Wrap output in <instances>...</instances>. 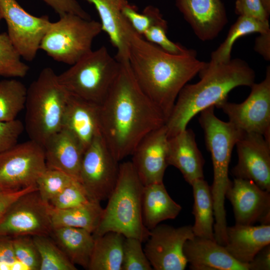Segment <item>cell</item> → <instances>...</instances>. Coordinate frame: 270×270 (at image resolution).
I'll return each instance as SVG.
<instances>
[{"label":"cell","mask_w":270,"mask_h":270,"mask_svg":"<svg viewBox=\"0 0 270 270\" xmlns=\"http://www.w3.org/2000/svg\"><path fill=\"white\" fill-rule=\"evenodd\" d=\"M120 64L116 80L99 105L101 135L118 162L132 155L146 134L166 122L138 84L128 61Z\"/></svg>","instance_id":"cell-1"},{"label":"cell","mask_w":270,"mask_h":270,"mask_svg":"<svg viewBox=\"0 0 270 270\" xmlns=\"http://www.w3.org/2000/svg\"><path fill=\"white\" fill-rule=\"evenodd\" d=\"M128 62L141 89L166 119L183 87L206 65L195 50L173 54L138 34L126 21Z\"/></svg>","instance_id":"cell-2"},{"label":"cell","mask_w":270,"mask_h":270,"mask_svg":"<svg viewBox=\"0 0 270 270\" xmlns=\"http://www.w3.org/2000/svg\"><path fill=\"white\" fill-rule=\"evenodd\" d=\"M200 80L186 84L180 91L164 124L168 138L184 130L190 121L202 110L217 107L228 100V93L240 86L250 87L255 72L244 60L231 59L225 63L206 66L198 73Z\"/></svg>","instance_id":"cell-3"},{"label":"cell","mask_w":270,"mask_h":270,"mask_svg":"<svg viewBox=\"0 0 270 270\" xmlns=\"http://www.w3.org/2000/svg\"><path fill=\"white\" fill-rule=\"evenodd\" d=\"M144 186L131 162L120 164L116 184L92 233L94 238L114 232L142 242L147 240L150 230L144 226L142 217Z\"/></svg>","instance_id":"cell-4"},{"label":"cell","mask_w":270,"mask_h":270,"mask_svg":"<svg viewBox=\"0 0 270 270\" xmlns=\"http://www.w3.org/2000/svg\"><path fill=\"white\" fill-rule=\"evenodd\" d=\"M69 94L50 67L43 68L27 88L24 127L30 140L43 148L62 128Z\"/></svg>","instance_id":"cell-5"},{"label":"cell","mask_w":270,"mask_h":270,"mask_svg":"<svg viewBox=\"0 0 270 270\" xmlns=\"http://www.w3.org/2000/svg\"><path fill=\"white\" fill-rule=\"evenodd\" d=\"M214 106L200 112V124L203 129L206 148L210 152L214 170L211 193L214 203V229L224 231L227 227L224 206L226 194L232 182L228 168L234 147L244 132L230 122H224L214 114Z\"/></svg>","instance_id":"cell-6"},{"label":"cell","mask_w":270,"mask_h":270,"mask_svg":"<svg viewBox=\"0 0 270 270\" xmlns=\"http://www.w3.org/2000/svg\"><path fill=\"white\" fill-rule=\"evenodd\" d=\"M120 65L102 46L58 74V80L70 94L100 105L116 80Z\"/></svg>","instance_id":"cell-7"},{"label":"cell","mask_w":270,"mask_h":270,"mask_svg":"<svg viewBox=\"0 0 270 270\" xmlns=\"http://www.w3.org/2000/svg\"><path fill=\"white\" fill-rule=\"evenodd\" d=\"M102 31L100 22L66 14L51 22L40 49L56 61L71 66L92 50V42Z\"/></svg>","instance_id":"cell-8"},{"label":"cell","mask_w":270,"mask_h":270,"mask_svg":"<svg viewBox=\"0 0 270 270\" xmlns=\"http://www.w3.org/2000/svg\"><path fill=\"white\" fill-rule=\"evenodd\" d=\"M119 165L102 135L96 136L84 152L79 176L92 200L100 202L108 198L117 181Z\"/></svg>","instance_id":"cell-9"},{"label":"cell","mask_w":270,"mask_h":270,"mask_svg":"<svg viewBox=\"0 0 270 270\" xmlns=\"http://www.w3.org/2000/svg\"><path fill=\"white\" fill-rule=\"evenodd\" d=\"M46 168L44 148L29 140L0 154V190H18L36 185Z\"/></svg>","instance_id":"cell-10"},{"label":"cell","mask_w":270,"mask_h":270,"mask_svg":"<svg viewBox=\"0 0 270 270\" xmlns=\"http://www.w3.org/2000/svg\"><path fill=\"white\" fill-rule=\"evenodd\" d=\"M244 101L240 104L227 100L216 108L227 115L229 122L244 132L262 135L270 142V66H268L264 79L254 83Z\"/></svg>","instance_id":"cell-11"},{"label":"cell","mask_w":270,"mask_h":270,"mask_svg":"<svg viewBox=\"0 0 270 270\" xmlns=\"http://www.w3.org/2000/svg\"><path fill=\"white\" fill-rule=\"evenodd\" d=\"M49 206L38 190L21 196L0 218V236H50L53 228Z\"/></svg>","instance_id":"cell-12"},{"label":"cell","mask_w":270,"mask_h":270,"mask_svg":"<svg viewBox=\"0 0 270 270\" xmlns=\"http://www.w3.org/2000/svg\"><path fill=\"white\" fill-rule=\"evenodd\" d=\"M0 10L7 24V34L22 58L33 60L50 24L48 17L30 14L16 0H0Z\"/></svg>","instance_id":"cell-13"},{"label":"cell","mask_w":270,"mask_h":270,"mask_svg":"<svg viewBox=\"0 0 270 270\" xmlns=\"http://www.w3.org/2000/svg\"><path fill=\"white\" fill-rule=\"evenodd\" d=\"M194 237L190 225L175 228L158 224L150 230L144 250L152 269L184 270L188 261L184 246Z\"/></svg>","instance_id":"cell-14"},{"label":"cell","mask_w":270,"mask_h":270,"mask_svg":"<svg viewBox=\"0 0 270 270\" xmlns=\"http://www.w3.org/2000/svg\"><path fill=\"white\" fill-rule=\"evenodd\" d=\"M236 146L238 162L231 170L232 176L270 192V142L260 134L244 132Z\"/></svg>","instance_id":"cell-15"},{"label":"cell","mask_w":270,"mask_h":270,"mask_svg":"<svg viewBox=\"0 0 270 270\" xmlns=\"http://www.w3.org/2000/svg\"><path fill=\"white\" fill-rule=\"evenodd\" d=\"M226 198L232 206L236 224H270V192L252 180L234 178Z\"/></svg>","instance_id":"cell-16"},{"label":"cell","mask_w":270,"mask_h":270,"mask_svg":"<svg viewBox=\"0 0 270 270\" xmlns=\"http://www.w3.org/2000/svg\"><path fill=\"white\" fill-rule=\"evenodd\" d=\"M168 141L164 124L146 134L132 154L131 162L144 186L163 182L164 172L168 166Z\"/></svg>","instance_id":"cell-17"},{"label":"cell","mask_w":270,"mask_h":270,"mask_svg":"<svg viewBox=\"0 0 270 270\" xmlns=\"http://www.w3.org/2000/svg\"><path fill=\"white\" fill-rule=\"evenodd\" d=\"M176 6L202 41L216 38L228 22L222 0H176Z\"/></svg>","instance_id":"cell-18"},{"label":"cell","mask_w":270,"mask_h":270,"mask_svg":"<svg viewBox=\"0 0 270 270\" xmlns=\"http://www.w3.org/2000/svg\"><path fill=\"white\" fill-rule=\"evenodd\" d=\"M184 253L192 270H249L214 240L195 236L185 242Z\"/></svg>","instance_id":"cell-19"},{"label":"cell","mask_w":270,"mask_h":270,"mask_svg":"<svg viewBox=\"0 0 270 270\" xmlns=\"http://www.w3.org/2000/svg\"><path fill=\"white\" fill-rule=\"evenodd\" d=\"M62 128L71 132L86 150L100 135L99 105L69 94Z\"/></svg>","instance_id":"cell-20"},{"label":"cell","mask_w":270,"mask_h":270,"mask_svg":"<svg viewBox=\"0 0 270 270\" xmlns=\"http://www.w3.org/2000/svg\"><path fill=\"white\" fill-rule=\"evenodd\" d=\"M168 165L177 168L190 185L195 180L204 178V160L199 150L192 129H185L168 138Z\"/></svg>","instance_id":"cell-21"},{"label":"cell","mask_w":270,"mask_h":270,"mask_svg":"<svg viewBox=\"0 0 270 270\" xmlns=\"http://www.w3.org/2000/svg\"><path fill=\"white\" fill-rule=\"evenodd\" d=\"M44 148L46 168L63 172L79 181L84 150L71 132L62 128Z\"/></svg>","instance_id":"cell-22"},{"label":"cell","mask_w":270,"mask_h":270,"mask_svg":"<svg viewBox=\"0 0 270 270\" xmlns=\"http://www.w3.org/2000/svg\"><path fill=\"white\" fill-rule=\"evenodd\" d=\"M270 244V224L259 226L235 224L227 226L224 246L236 260L248 264L264 246Z\"/></svg>","instance_id":"cell-23"},{"label":"cell","mask_w":270,"mask_h":270,"mask_svg":"<svg viewBox=\"0 0 270 270\" xmlns=\"http://www.w3.org/2000/svg\"><path fill=\"white\" fill-rule=\"evenodd\" d=\"M92 4L100 19L102 30L108 36L117 50L115 56L120 62L128 61V46L126 32V19L122 14L126 0H84Z\"/></svg>","instance_id":"cell-24"},{"label":"cell","mask_w":270,"mask_h":270,"mask_svg":"<svg viewBox=\"0 0 270 270\" xmlns=\"http://www.w3.org/2000/svg\"><path fill=\"white\" fill-rule=\"evenodd\" d=\"M182 207L168 194L163 182L144 186L142 196V217L144 226L151 230L160 222L175 218Z\"/></svg>","instance_id":"cell-25"},{"label":"cell","mask_w":270,"mask_h":270,"mask_svg":"<svg viewBox=\"0 0 270 270\" xmlns=\"http://www.w3.org/2000/svg\"><path fill=\"white\" fill-rule=\"evenodd\" d=\"M74 265L88 270L94 244L92 234L78 228H53L50 236Z\"/></svg>","instance_id":"cell-26"},{"label":"cell","mask_w":270,"mask_h":270,"mask_svg":"<svg viewBox=\"0 0 270 270\" xmlns=\"http://www.w3.org/2000/svg\"><path fill=\"white\" fill-rule=\"evenodd\" d=\"M194 203L192 214L194 217L192 226L194 236L215 240L214 203L210 186L204 178L192 182Z\"/></svg>","instance_id":"cell-27"},{"label":"cell","mask_w":270,"mask_h":270,"mask_svg":"<svg viewBox=\"0 0 270 270\" xmlns=\"http://www.w3.org/2000/svg\"><path fill=\"white\" fill-rule=\"evenodd\" d=\"M103 210L100 202L96 201L66 209L56 208L50 204L49 206L53 228L64 226L85 229L92 234L100 222Z\"/></svg>","instance_id":"cell-28"},{"label":"cell","mask_w":270,"mask_h":270,"mask_svg":"<svg viewBox=\"0 0 270 270\" xmlns=\"http://www.w3.org/2000/svg\"><path fill=\"white\" fill-rule=\"evenodd\" d=\"M94 238L88 270H122L125 237L118 232H110Z\"/></svg>","instance_id":"cell-29"},{"label":"cell","mask_w":270,"mask_h":270,"mask_svg":"<svg viewBox=\"0 0 270 270\" xmlns=\"http://www.w3.org/2000/svg\"><path fill=\"white\" fill-rule=\"evenodd\" d=\"M270 31L268 20H262L248 16H239L231 26L224 41L211 54V64L225 63L231 58V52L235 42L240 38L252 33Z\"/></svg>","instance_id":"cell-30"},{"label":"cell","mask_w":270,"mask_h":270,"mask_svg":"<svg viewBox=\"0 0 270 270\" xmlns=\"http://www.w3.org/2000/svg\"><path fill=\"white\" fill-rule=\"evenodd\" d=\"M27 88L20 81L14 78L0 82V120L16 119L24 108Z\"/></svg>","instance_id":"cell-31"},{"label":"cell","mask_w":270,"mask_h":270,"mask_svg":"<svg viewBox=\"0 0 270 270\" xmlns=\"http://www.w3.org/2000/svg\"><path fill=\"white\" fill-rule=\"evenodd\" d=\"M40 258V270H76L62 249L50 236H32Z\"/></svg>","instance_id":"cell-32"},{"label":"cell","mask_w":270,"mask_h":270,"mask_svg":"<svg viewBox=\"0 0 270 270\" xmlns=\"http://www.w3.org/2000/svg\"><path fill=\"white\" fill-rule=\"evenodd\" d=\"M7 33L0 34V76L24 78L29 70Z\"/></svg>","instance_id":"cell-33"},{"label":"cell","mask_w":270,"mask_h":270,"mask_svg":"<svg viewBox=\"0 0 270 270\" xmlns=\"http://www.w3.org/2000/svg\"><path fill=\"white\" fill-rule=\"evenodd\" d=\"M75 180L63 172L46 168L38 178L36 186L42 200L49 203Z\"/></svg>","instance_id":"cell-34"},{"label":"cell","mask_w":270,"mask_h":270,"mask_svg":"<svg viewBox=\"0 0 270 270\" xmlns=\"http://www.w3.org/2000/svg\"><path fill=\"white\" fill-rule=\"evenodd\" d=\"M122 14L134 30L142 36L153 24L166 21L159 9L152 6H146L142 13H139L134 6L128 2L124 7Z\"/></svg>","instance_id":"cell-35"},{"label":"cell","mask_w":270,"mask_h":270,"mask_svg":"<svg viewBox=\"0 0 270 270\" xmlns=\"http://www.w3.org/2000/svg\"><path fill=\"white\" fill-rule=\"evenodd\" d=\"M142 242L134 238H125L123 245L122 270H152L142 247Z\"/></svg>","instance_id":"cell-36"},{"label":"cell","mask_w":270,"mask_h":270,"mask_svg":"<svg viewBox=\"0 0 270 270\" xmlns=\"http://www.w3.org/2000/svg\"><path fill=\"white\" fill-rule=\"evenodd\" d=\"M92 201L82 184L75 180L49 203L54 208L66 209L82 206Z\"/></svg>","instance_id":"cell-37"},{"label":"cell","mask_w":270,"mask_h":270,"mask_svg":"<svg viewBox=\"0 0 270 270\" xmlns=\"http://www.w3.org/2000/svg\"><path fill=\"white\" fill-rule=\"evenodd\" d=\"M12 243L16 260L25 266L28 270H40V258L32 236L12 238Z\"/></svg>","instance_id":"cell-38"},{"label":"cell","mask_w":270,"mask_h":270,"mask_svg":"<svg viewBox=\"0 0 270 270\" xmlns=\"http://www.w3.org/2000/svg\"><path fill=\"white\" fill-rule=\"evenodd\" d=\"M168 22L166 21L152 25L143 36L146 40L155 44L165 51L173 54H180L189 50L180 44L171 41L167 36Z\"/></svg>","instance_id":"cell-39"},{"label":"cell","mask_w":270,"mask_h":270,"mask_svg":"<svg viewBox=\"0 0 270 270\" xmlns=\"http://www.w3.org/2000/svg\"><path fill=\"white\" fill-rule=\"evenodd\" d=\"M24 130V124L18 120H0V154L17 144L18 138Z\"/></svg>","instance_id":"cell-40"},{"label":"cell","mask_w":270,"mask_h":270,"mask_svg":"<svg viewBox=\"0 0 270 270\" xmlns=\"http://www.w3.org/2000/svg\"><path fill=\"white\" fill-rule=\"evenodd\" d=\"M234 11L239 16H248L262 20H268L270 16L260 0H236Z\"/></svg>","instance_id":"cell-41"},{"label":"cell","mask_w":270,"mask_h":270,"mask_svg":"<svg viewBox=\"0 0 270 270\" xmlns=\"http://www.w3.org/2000/svg\"><path fill=\"white\" fill-rule=\"evenodd\" d=\"M50 6L60 16L66 14L78 15L86 19H90L76 0H42Z\"/></svg>","instance_id":"cell-42"},{"label":"cell","mask_w":270,"mask_h":270,"mask_svg":"<svg viewBox=\"0 0 270 270\" xmlns=\"http://www.w3.org/2000/svg\"><path fill=\"white\" fill-rule=\"evenodd\" d=\"M16 260L12 238L0 236V270H13L14 264Z\"/></svg>","instance_id":"cell-43"},{"label":"cell","mask_w":270,"mask_h":270,"mask_svg":"<svg viewBox=\"0 0 270 270\" xmlns=\"http://www.w3.org/2000/svg\"><path fill=\"white\" fill-rule=\"evenodd\" d=\"M36 185L18 190H0V218L18 198L24 194L37 190Z\"/></svg>","instance_id":"cell-44"},{"label":"cell","mask_w":270,"mask_h":270,"mask_svg":"<svg viewBox=\"0 0 270 270\" xmlns=\"http://www.w3.org/2000/svg\"><path fill=\"white\" fill-rule=\"evenodd\" d=\"M248 264L249 270H270V244L258 252Z\"/></svg>","instance_id":"cell-45"},{"label":"cell","mask_w":270,"mask_h":270,"mask_svg":"<svg viewBox=\"0 0 270 270\" xmlns=\"http://www.w3.org/2000/svg\"><path fill=\"white\" fill-rule=\"evenodd\" d=\"M260 34L256 38L254 50L267 60H270V31Z\"/></svg>","instance_id":"cell-46"},{"label":"cell","mask_w":270,"mask_h":270,"mask_svg":"<svg viewBox=\"0 0 270 270\" xmlns=\"http://www.w3.org/2000/svg\"><path fill=\"white\" fill-rule=\"evenodd\" d=\"M262 5L266 12L270 14V0H260Z\"/></svg>","instance_id":"cell-47"},{"label":"cell","mask_w":270,"mask_h":270,"mask_svg":"<svg viewBox=\"0 0 270 270\" xmlns=\"http://www.w3.org/2000/svg\"><path fill=\"white\" fill-rule=\"evenodd\" d=\"M2 19V16L1 12H0V20H1Z\"/></svg>","instance_id":"cell-48"}]
</instances>
